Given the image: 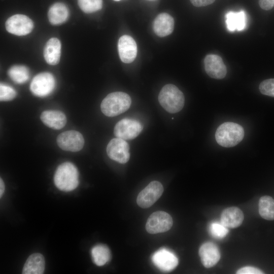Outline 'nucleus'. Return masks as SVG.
<instances>
[{"mask_svg":"<svg viewBox=\"0 0 274 274\" xmlns=\"http://www.w3.org/2000/svg\"><path fill=\"white\" fill-rule=\"evenodd\" d=\"M225 22L227 29L230 31H241L247 26V16L245 12L229 11L225 15Z\"/></svg>","mask_w":274,"mask_h":274,"instance_id":"obj_20","label":"nucleus"},{"mask_svg":"<svg viewBox=\"0 0 274 274\" xmlns=\"http://www.w3.org/2000/svg\"><path fill=\"white\" fill-rule=\"evenodd\" d=\"M78 4L82 11L86 13L96 12L102 8V0H78Z\"/></svg>","mask_w":274,"mask_h":274,"instance_id":"obj_26","label":"nucleus"},{"mask_svg":"<svg viewBox=\"0 0 274 274\" xmlns=\"http://www.w3.org/2000/svg\"><path fill=\"white\" fill-rule=\"evenodd\" d=\"M244 136L243 127L238 124L226 122L217 129L215 139L217 143L224 147H232L240 143Z\"/></svg>","mask_w":274,"mask_h":274,"instance_id":"obj_3","label":"nucleus"},{"mask_svg":"<svg viewBox=\"0 0 274 274\" xmlns=\"http://www.w3.org/2000/svg\"><path fill=\"white\" fill-rule=\"evenodd\" d=\"M114 1H116V2H118V1H120L121 0H113Z\"/></svg>","mask_w":274,"mask_h":274,"instance_id":"obj_34","label":"nucleus"},{"mask_svg":"<svg viewBox=\"0 0 274 274\" xmlns=\"http://www.w3.org/2000/svg\"><path fill=\"white\" fill-rule=\"evenodd\" d=\"M150 1H152V0H150Z\"/></svg>","mask_w":274,"mask_h":274,"instance_id":"obj_35","label":"nucleus"},{"mask_svg":"<svg viewBox=\"0 0 274 274\" xmlns=\"http://www.w3.org/2000/svg\"><path fill=\"white\" fill-rule=\"evenodd\" d=\"M56 142L61 149L71 152L80 151L84 145L83 135L76 130H68L61 133L58 135Z\"/></svg>","mask_w":274,"mask_h":274,"instance_id":"obj_10","label":"nucleus"},{"mask_svg":"<svg viewBox=\"0 0 274 274\" xmlns=\"http://www.w3.org/2000/svg\"><path fill=\"white\" fill-rule=\"evenodd\" d=\"M210 232L212 236L217 239L224 238L227 234L228 229L221 223L213 222L210 224Z\"/></svg>","mask_w":274,"mask_h":274,"instance_id":"obj_27","label":"nucleus"},{"mask_svg":"<svg viewBox=\"0 0 274 274\" xmlns=\"http://www.w3.org/2000/svg\"><path fill=\"white\" fill-rule=\"evenodd\" d=\"M93 262L97 266H101L106 264L111 259V253L106 245L99 244L93 247L91 251Z\"/></svg>","mask_w":274,"mask_h":274,"instance_id":"obj_23","label":"nucleus"},{"mask_svg":"<svg viewBox=\"0 0 274 274\" xmlns=\"http://www.w3.org/2000/svg\"><path fill=\"white\" fill-rule=\"evenodd\" d=\"M259 213L264 219L274 220V199L269 196H262L259 201Z\"/></svg>","mask_w":274,"mask_h":274,"instance_id":"obj_24","label":"nucleus"},{"mask_svg":"<svg viewBox=\"0 0 274 274\" xmlns=\"http://www.w3.org/2000/svg\"><path fill=\"white\" fill-rule=\"evenodd\" d=\"M61 48V43L57 38H52L48 40L44 50V57L48 64L56 65L59 62Z\"/></svg>","mask_w":274,"mask_h":274,"instance_id":"obj_19","label":"nucleus"},{"mask_svg":"<svg viewBox=\"0 0 274 274\" xmlns=\"http://www.w3.org/2000/svg\"><path fill=\"white\" fill-rule=\"evenodd\" d=\"M199 255L203 265L210 268L219 261L220 253L218 247L212 242L203 244L199 249Z\"/></svg>","mask_w":274,"mask_h":274,"instance_id":"obj_15","label":"nucleus"},{"mask_svg":"<svg viewBox=\"0 0 274 274\" xmlns=\"http://www.w3.org/2000/svg\"><path fill=\"white\" fill-rule=\"evenodd\" d=\"M5 26L6 30L9 32L17 36H24L32 31L33 23L27 16L16 14L7 20Z\"/></svg>","mask_w":274,"mask_h":274,"instance_id":"obj_9","label":"nucleus"},{"mask_svg":"<svg viewBox=\"0 0 274 274\" xmlns=\"http://www.w3.org/2000/svg\"><path fill=\"white\" fill-rule=\"evenodd\" d=\"M40 118L45 125L54 129H61L66 123L65 114L57 110L45 111L42 113Z\"/></svg>","mask_w":274,"mask_h":274,"instance_id":"obj_17","label":"nucleus"},{"mask_svg":"<svg viewBox=\"0 0 274 274\" xmlns=\"http://www.w3.org/2000/svg\"><path fill=\"white\" fill-rule=\"evenodd\" d=\"M143 129V125L139 121L129 118L120 120L115 125L114 133L115 136L124 140H132L136 138Z\"/></svg>","mask_w":274,"mask_h":274,"instance_id":"obj_7","label":"nucleus"},{"mask_svg":"<svg viewBox=\"0 0 274 274\" xmlns=\"http://www.w3.org/2000/svg\"><path fill=\"white\" fill-rule=\"evenodd\" d=\"M163 187L157 181L151 182L139 194L136 202L142 208H148L152 206L161 196Z\"/></svg>","mask_w":274,"mask_h":274,"instance_id":"obj_8","label":"nucleus"},{"mask_svg":"<svg viewBox=\"0 0 274 274\" xmlns=\"http://www.w3.org/2000/svg\"><path fill=\"white\" fill-rule=\"evenodd\" d=\"M215 0H190L192 4L197 7L207 6L212 4Z\"/></svg>","mask_w":274,"mask_h":274,"instance_id":"obj_32","label":"nucleus"},{"mask_svg":"<svg viewBox=\"0 0 274 274\" xmlns=\"http://www.w3.org/2000/svg\"><path fill=\"white\" fill-rule=\"evenodd\" d=\"M55 86V80L50 73L43 72L37 75L30 84L32 93L39 97H45L50 94Z\"/></svg>","mask_w":274,"mask_h":274,"instance_id":"obj_5","label":"nucleus"},{"mask_svg":"<svg viewBox=\"0 0 274 274\" xmlns=\"http://www.w3.org/2000/svg\"><path fill=\"white\" fill-rule=\"evenodd\" d=\"M44 256L36 253L30 255L26 260L22 270L23 274H42L45 269Z\"/></svg>","mask_w":274,"mask_h":274,"instance_id":"obj_21","label":"nucleus"},{"mask_svg":"<svg viewBox=\"0 0 274 274\" xmlns=\"http://www.w3.org/2000/svg\"><path fill=\"white\" fill-rule=\"evenodd\" d=\"M204 65L207 74L212 78L221 79L226 75V65L222 58L218 55H207L204 59Z\"/></svg>","mask_w":274,"mask_h":274,"instance_id":"obj_13","label":"nucleus"},{"mask_svg":"<svg viewBox=\"0 0 274 274\" xmlns=\"http://www.w3.org/2000/svg\"><path fill=\"white\" fill-rule=\"evenodd\" d=\"M108 156L120 163H125L129 159V146L124 140L116 138L112 139L107 146Z\"/></svg>","mask_w":274,"mask_h":274,"instance_id":"obj_11","label":"nucleus"},{"mask_svg":"<svg viewBox=\"0 0 274 274\" xmlns=\"http://www.w3.org/2000/svg\"><path fill=\"white\" fill-rule=\"evenodd\" d=\"M259 90L263 94L274 97V79L263 81L259 85Z\"/></svg>","mask_w":274,"mask_h":274,"instance_id":"obj_29","label":"nucleus"},{"mask_svg":"<svg viewBox=\"0 0 274 274\" xmlns=\"http://www.w3.org/2000/svg\"><path fill=\"white\" fill-rule=\"evenodd\" d=\"M263 273L261 270L252 266L242 267L236 272L237 274H261Z\"/></svg>","mask_w":274,"mask_h":274,"instance_id":"obj_30","label":"nucleus"},{"mask_svg":"<svg viewBox=\"0 0 274 274\" xmlns=\"http://www.w3.org/2000/svg\"><path fill=\"white\" fill-rule=\"evenodd\" d=\"M118 52L121 61L126 63L132 62L137 54V46L134 40L130 36L121 37L118 44Z\"/></svg>","mask_w":274,"mask_h":274,"instance_id":"obj_14","label":"nucleus"},{"mask_svg":"<svg viewBox=\"0 0 274 274\" xmlns=\"http://www.w3.org/2000/svg\"><path fill=\"white\" fill-rule=\"evenodd\" d=\"M16 95V92L12 87L1 83L0 84L1 101H9L14 99Z\"/></svg>","mask_w":274,"mask_h":274,"instance_id":"obj_28","label":"nucleus"},{"mask_svg":"<svg viewBox=\"0 0 274 274\" xmlns=\"http://www.w3.org/2000/svg\"><path fill=\"white\" fill-rule=\"evenodd\" d=\"M79 174L76 166L70 162L60 164L56 169L54 182L56 187L63 191L75 189L79 183Z\"/></svg>","mask_w":274,"mask_h":274,"instance_id":"obj_1","label":"nucleus"},{"mask_svg":"<svg viewBox=\"0 0 274 274\" xmlns=\"http://www.w3.org/2000/svg\"><path fill=\"white\" fill-rule=\"evenodd\" d=\"M259 5L261 9L269 10L274 7V0H259Z\"/></svg>","mask_w":274,"mask_h":274,"instance_id":"obj_31","label":"nucleus"},{"mask_svg":"<svg viewBox=\"0 0 274 274\" xmlns=\"http://www.w3.org/2000/svg\"><path fill=\"white\" fill-rule=\"evenodd\" d=\"M172 217L163 211L153 213L148 218L146 229L150 234H156L169 230L173 225Z\"/></svg>","mask_w":274,"mask_h":274,"instance_id":"obj_6","label":"nucleus"},{"mask_svg":"<svg viewBox=\"0 0 274 274\" xmlns=\"http://www.w3.org/2000/svg\"><path fill=\"white\" fill-rule=\"evenodd\" d=\"M158 101L167 112L176 113L183 109L185 97L183 92L177 86L169 84L161 89L158 95Z\"/></svg>","mask_w":274,"mask_h":274,"instance_id":"obj_4","label":"nucleus"},{"mask_svg":"<svg viewBox=\"0 0 274 274\" xmlns=\"http://www.w3.org/2000/svg\"><path fill=\"white\" fill-rule=\"evenodd\" d=\"M152 260L154 265L163 271H170L178 264V259L171 251L162 248L155 252Z\"/></svg>","mask_w":274,"mask_h":274,"instance_id":"obj_12","label":"nucleus"},{"mask_svg":"<svg viewBox=\"0 0 274 274\" xmlns=\"http://www.w3.org/2000/svg\"><path fill=\"white\" fill-rule=\"evenodd\" d=\"M69 11L63 3L58 2L52 5L48 12L49 22L53 25L64 23L68 18Z\"/></svg>","mask_w":274,"mask_h":274,"instance_id":"obj_22","label":"nucleus"},{"mask_svg":"<svg viewBox=\"0 0 274 274\" xmlns=\"http://www.w3.org/2000/svg\"><path fill=\"white\" fill-rule=\"evenodd\" d=\"M9 77L15 83L22 84L29 78V71L24 65H15L9 68L8 72Z\"/></svg>","mask_w":274,"mask_h":274,"instance_id":"obj_25","label":"nucleus"},{"mask_svg":"<svg viewBox=\"0 0 274 274\" xmlns=\"http://www.w3.org/2000/svg\"><path fill=\"white\" fill-rule=\"evenodd\" d=\"M244 214L241 209L236 207L225 209L221 216V223L227 228H236L241 225Z\"/></svg>","mask_w":274,"mask_h":274,"instance_id":"obj_18","label":"nucleus"},{"mask_svg":"<svg viewBox=\"0 0 274 274\" xmlns=\"http://www.w3.org/2000/svg\"><path fill=\"white\" fill-rule=\"evenodd\" d=\"M131 104L130 96L123 92L109 94L100 105L102 113L108 117H114L126 112Z\"/></svg>","mask_w":274,"mask_h":274,"instance_id":"obj_2","label":"nucleus"},{"mask_svg":"<svg viewBox=\"0 0 274 274\" xmlns=\"http://www.w3.org/2000/svg\"><path fill=\"white\" fill-rule=\"evenodd\" d=\"M5 189V184L2 178L0 179V196L2 197Z\"/></svg>","mask_w":274,"mask_h":274,"instance_id":"obj_33","label":"nucleus"},{"mask_svg":"<svg viewBox=\"0 0 274 274\" xmlns=\"http://www.w3.org/2000/svg\"><path fill=\"white\" fill-rule=\"evenodd\" d=\"M153 28L157 36L160 37L167 36L174 30V18L166 13L159 14L154 21Z\"/></svg>","mask_w":274,"mask_h":274,"instance_id":"obj_16","label":"nucleus"}]
</instances>
